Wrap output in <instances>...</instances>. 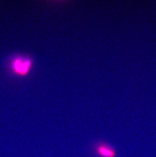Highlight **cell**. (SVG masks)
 <instances>
[{
  "instance_id": "1",
  "label": "cell",
  "mask_w": 156,
  "mask_h": 157,
  "mask_svg": "<svg viewBox=\"0 0 156 157\" xmlns=\"http://www.w3.org/2000/svg\"><path fill=\"white\" fill-rule=\"evenodd\" d=\"M32 62L30 58L16 57L11 62V69L14 73L18 76L27 75L32 67Z\"/></svg>"
},
{
  "instance_id": "2",
  "label": "cell",
  "mask_w": 156,
  "mask_h": 157,
  "mask_svg": "<svg viewBox=\"0 0 156 157\" xmlns=\"http://www.w3.org/2000/svg\"><path fill=\"white\" fill-rule=\"evenodd\" d=\"M96 151L102 157H115L116 153L113 149L106 144H101L97 147Z\"/></svg>"
}]
</instances>
